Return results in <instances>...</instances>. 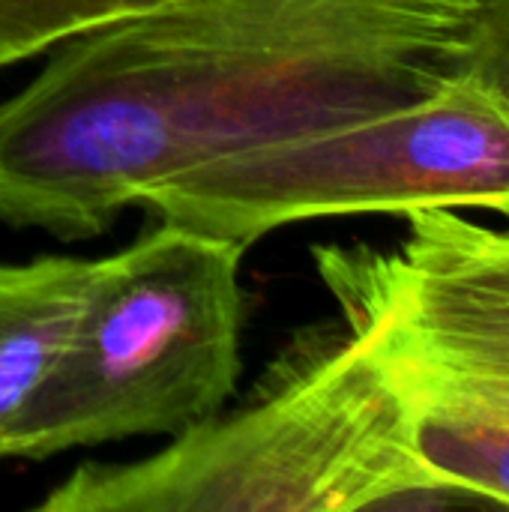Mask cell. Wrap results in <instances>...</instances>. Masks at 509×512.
Returning <instances> with one entry per match:
<instances>
[{
  "label": "cell",
  "instance_id": "7",
  "mask_svg": "<svg viewBox=\"0 0 509 512\" xmlns=\"http://www.w3.org/2000/svg\"><path fill=\"white\" fill-rule=\"evenodd\" d=\"M159 3L162 0H0V69L48 54L78 33Z\"/></svg>",
  "mask_w": 509,
  "mask_h": 512
},
{
  "label": "cell",
  "instance_id": "3",
  "mask_svg": "<svg viewBox=\"0 0 509 512\" xmlns=\"http://www.w3.org/2000/svg\"><path fill=\"white\" fill-rule=\"evenodd\" d=\"M393 249L315 246L342 324L402 396L459 504L509 507V225L456 207L402 213Z\"/></svg>",
  "mask_w": 509,
  "mask_h": 512
},
{
  "label": "cell",
  "instance_id": "4",
  "mask_svg": "<svg viewBox=\"0 0 509 512\" xmlns=\"http://www.w3.org/2000/svg\"><path fill=\"white\" fill-rule=\"evenodd\" d=\"M246 249L159 219L123 252L93 258L75 330L6 456L177 438L228 408L240 378Z\"/></svg>",
  "mask_w": 509,
  "mask_h": 512
},
{
  "label": "cell",
  "instance_id": "1",
  "mask_svg": "<svg viewBox=\"0 0 509 512\" xmlns=\"http://www.w3.org/2000/svg\"><path fill=\"white\" fill-rule=\"evenodd\" d=\"M480 0H162L0 99V225L93 240L210 159L408 108L471 66Z\"/></svg>",
  "mask_w": 509,
  "mask_h": 512
},
{
  "label": "cell",
  "instance_id": "6",
  "mask_svg": "<svg viewBox=\"0 0 509 512\" xmlns=\"http://www.w3.org/2000/svg\"><path fill=\"white\" fill-rule=\"evenodd\" d=\"M90 273L93 258L75 255L0 261V459L75 330Z\"/></svg>",
  "mask_w": 509,
  "mask_h": 512
},
{
  "label": "cell",
  "instance_id": "8",
  "mask_svg": "<svg viewBox=\"0 0 509 512\" xmlns=\"http://www.w3.org/2000/svg\"><path fill=\"white\" fill-rule=\"evenodd\" d=\"M468 69L509 111V0H480Z\"/></svg>",
  "mask_w": 509,
  "mask_h": 512
},
{
  "label": "cell",
  "instance_id": "5",
  "mask_svg": "<svg viewBox=\"0 0 509 512\" xmlns=\"http://www.w3.org/2000/svg\"><path fill=\"white\" fill-rule=\"evenodd\" d=\"M135 207L243 246L348 213L480 207L509 222V111L468 69L393 114L195 165Z\"/></svg>",
  "mask_w": 509,
  "mask_h": 512
},
{
  "label": "cell",
  "instance_id": "2",
  "mask_svg": "<svg viewBox=\"0 0 509 512\" xmlns=\"http://www.w3.org/2000/svg\"><path fill=\"white\" fill-rule=\"evenodd\" d=\"M378 360L339 321L300 330L246 399L159 453L87 462L36 512H354L453 507Z\"/></svg>",
  "mask_w": 509,
  "mask_h": 512
}]
</instances>
